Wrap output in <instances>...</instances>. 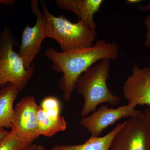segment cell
I'll return each mask as SVG.
<instances>
[{
    "label": "cell",
    "instance_id": "obj_1",
    "mask_svg": "<svg viewBox=\"0 0 150 150\" xmlns=\"http://www.w3.org/2000/svg\"><path fill=\"white\" fill-rule=\"evenodd\" d=\"M45 56L52 62V69L62 73L59 86L65 101H69L80 76L95 64L103 59L113 61L119 55L118 45L98 40L92 47L67 52H59L52 47L47 48Z\"/></svg>",
    "mask_w": 150,
    "mask_h": 150
},
{
    "label": "cell",
    "instance_id": "obj_2",
    "mask_svg": "<svg viewBox=\"0 0 150 150\" xmlns=\"http://www.w3.org/2000/svg\"><path fill=\"white\" fill-rule=\"evenodd\" d=\"M110 61L108 59L98 61L77 80L75 89L84 99L81 112L82 117L95 111L98 105L101 103H108L115 106L120 103V98L113 94L107 85Z\"/></svg>",
    "mask_w": 150,
    "mask_h": 150
},
{
    "label": "cell",
    "instance_id": "obj_3",
    "mask_svg": "<svg viewBox=\"0 0 150 150\" xmlns=\"http://www.w3.org/2000/svg\"><path fill=\"white\" fill-rule=\"evenodd\" d=\"M40 3L46 18V37L56 40L62 52L93 46L97 36L96 30L83 21L73 23L63 15L54 16L48 10L45 1H40Z\"/></svg>",
    "mask_w": 150,
    "mask_h": 150
},
{
    "label": "cell",
    "instance_id": "obj_4",
    "mask_svg": "<svg viewBox=\"0 0 150 150\" xmlns=\"http://www.w3.org/2000/svg\"><path fill=\"white\" fill-rule=\"evenodd\" d=\"M18 41L7 25L0 33V87L11 83L21 91L27 86L35 71V66L28 69L14 50Z\"/></svg>",
    "mask_w": 150,
    "mask_h": 150
},
{
    "label": "cell",
    "instance_id": "obj_5",
    "mask_svg": "<svg viewBox=\"0 0 150 150\" xmlns=\"http://www.w3.org/2000/svg\"><path fill=\"white\" fill-rule=\"evenodd\" d=\"M110 150H150V129L142 112L125 121Z\"/></svg>",
    "mask_w": 150,
    "mask_h": 150
},
{
    "label": "cell",
    "instance_id": "obj_6",
    "mask_svg": "<svg viewBox=\"0 0 150 150\" xmlns=\"http://www.w3.org/2000/svg\"><path fill=\"white\" fill-rule=\"evenodd\" d=\"M38 5L37 0L30 1L31 12L36 16V22L33 27L25 25L22 33L18 53L26 69L32 66L42 48L43 40L46 38V18Z\"/></svg>",
    "mask_w": 150,
    "mask_h": 150
},
{
    "label": "cell",
    "instance_id": "obj_7",
    "mask_svg": "<svg viewBox=\"0 0 150 150\" xmlns=\"http://www.w3.org/2000/svg\"><path fill=\"white\" fill-rule=\"evenodd\" d=\"M136 107L128 104L116 108L104 105L91 114L82 117L80 125L85 128L93 137H98L108 126L123 118H130L142 112Z\"/></svg>",
    "mask_w": 150,
    "mask_h": 150
},
{
    "label": "cell",
    "instance_id": "obj_8",
    "mask_svg": "<svg viewBox=\"0 0 150 150\" xmlns=\"http://www.w3.org/2000/svg\"><path fill=\"white\" fill-rule=\"evenodd\" d=\"M39 107L34 97L22 98L14 108L11 129L25 139L34 142L40 136L38 128Z\"/></svg>",
    "mask_w": 150,
    "mask_h": 150
},
{
    "label": "cell",
    "instance_id": "obj_9",
    "mask_svg": "<svg viewBox=\"0 0 150 150\" xmlns=\"http://www.w3.org/2000/svg\"><path fill=\"white\" fill-rule=\"evenodd\" d=\"M123 94L128 104L150 106V67L132 68L123 84Z\"/></svg>",
    "mask_w": 150,
    "mask_h": 150
},
{
    "label": "cell",
    "instance_id": "obj_10",
    "mask_svg": "<svg viewBox=\"0 0 150 150\" xmlns=\"http://www.w3.org/2000/svg\"><path fill=\"white\" fill-rule=\"evenodd\" d=\"M56 5L60 9L69 11L76 14L79 18L96 30V25L93 19L95 14L100 9L102 0H56Z\"/></svg>",
    "mask_w": 150,
    "mask_h": 150
},
{
    "label": "cell",
    "instance_id": "obj_11",
    "mask_svg": "<svg viewBox=\"0 0 150 150\" xmlns=\"http://www.w3.org/2000/svg\"><path fill=\"white\" fill-rule=\"evenodd\" d=\"M124 123L125 121L119 123L112 131L103 137L91 136L83 144L56 145L48 150H110L112 140Z\"/></svg>",
    "mask_w": 150,
    "mask_h": 150
},
{
    "label": "cell",
    "instance_id": "obj_12",
    "mask_svg": "<svg viewBox=\"0 0 150 150\" xmlns=\"http://www.w3.org/2000/svg\"><path fill=\"white\" fill-rule=\"evenodd\" d=\"M20 92L16 86L11 83L0 89V128H11L14 103Z\"/></svg>",
    "mask_w": 150,
    "mask_h": 150
},
{
    "label": "cell",
    "instance_id": "obj_13",
    "mask_svg": "<svg viewBox=\"0 0 150 150\" xmlns=\"http://www.w3.org/2000/svg\"><path fill=\"white\" fill-rule=\"evenodd\" d=\"M38 128L40 136L51 137L59 132L65 131L67 123L64 117L49 116L39 106L38 111Z\"/></svg>",
    "mask_w": 150,
    "mask_h": 150
},
{
    "label": "cell",
    "instance_id": "obj_14",
    "mask_svg": "<svg viewBox=\"0 0 150 150\" xmlns=\"http://www.w3.org/2000/svg\"><path fill=\"white\" fill-rule=\"evenodd\" d=\"M25 139L12 129L0 140V150H19L33 144Z\"/></svg>",
    "mask_w": 150,
    "mask_h": 150
},
{
    "label": "cell",
    "instance_id": "obj_15",
    "mask_svg": "<svg viewBox=\"0 0 150 150\" xmlns=\"http://www.w3.org/2000/svg\"><path fill=\"white\" fill-rule=\"evenodd\" d=\"M40 107L49 116L56 117L60 115V102L59 100L54 96H48L44 98Z\"/></svg>",
    "mask_w": 150,
    "mask_h": 150
},
{
    "label": "cell",
    "instance_id": "obj_16",
    "mask_svg": "<svg viewBox=\"0 0 150 150\" xmlns=\"http://www.w3.org/2000/svg\"><path fill=\"white\" fill-rule=\"evenodd\" d=\"M144 23L147 28L145 46L146 48H149L150 47V15H149L145 17L144 20Z\"/></svg>",
    "mask_w": 150,
    "mask_h": 150
},
{
    "label": "cell",
    "instance_id": "obj_17",
    "mask_svg": "<svg viewBox=\"0 0 150 150\" xmlns=\"http://www.w3.org/2000/svg\"><path fill=\"white\" fill-rule=\"evenodd\" d=\"M142 113L145 121L150 129V106H148Z\"/></svg>",
    "mask_w": 150,
    "mask_h": 150
},
{
    "label": "cell",
    "instance_id": "obj_18",
    "mask_svg": "<svg viewBox=\"0 0 150 150\" xmlns=\"http://www.w3.org/2000/svg\"><path fill=\"white\" fill-rule=\"evenodd\" d=\"M37 145L32 144L19 150H37Z\"/></svg>",
    "mask_w": 150,
    "mask_h": 150
},
{
    "label": "cell",
    "instance_id": "obj_19",
    "mask_svg": "<svg viewBox=\"0 0 150 150\" xmlns=\"http://www.w3.org/2000/svg\"><path fill=\"white\" fill-rule=\"evenodd\" d=\"M139 9L143 12L150 11V4H148L146 6H140L139 7Z\"/></svg>",
    "mask_w": 150,
    "mask_h": 150
},
{
    "label": "cell",
    "instance_id": "obj_20",
    "mask_svg": "<svg viewBox=\"0 0 150 150\" xmlns=\"http://www.w3.org/2000/svg\"><path fill=\"white\" fill-rule=\"evenodd\" d=\"M15 0H0V5L4 4L6 5H11L15 2Z\"/></svg>",
    "mask_w": 150,
    "mask_h": 150
},
{
    "label": "cell",
    "instance_id": "obj_21",
    "mask_svg": "<svg viewBox=\"0 0 150 150\" xmlns=\"http://www.w3.org/2000/svg\"><path fill=\"white\" fill-rule=\"evenodd\" d=\"M8 132V131L5 130L4 128H0V140L5 137Z\"/></svg>",
    "mask_w": 150,
    "mask_h": 150
},
{
    "label": "cell",
    "instance_id": "obj_22",
    "mask_svg": "<svg viewBox=\"0 0 150 150\" xmlns=\"http://www.w3.org/2000/svg\"><path fill=\"white\" fill-rule=\"evenodd\" d=\"M142 1L141 0H128L126 1V3L131 4H138Z\"/></svg>",
    "mask_w": 150,
    "mask_h": 150
},
{
    "label": "cell",
    "instance_id": "obj_23",
    "mask_svg": "<svg viewBox=\"0 0 150 150\" xmlns=\"http://www.w3.org/2000/svg\"><path fill=\"white\" fill-rule=\"evenodd\" d=\"M37 150H46V149L42 145H39L38 146Z\"/></svg>",
    "mask_w": 150,
    "mask_h": 150
}]
</instances>
